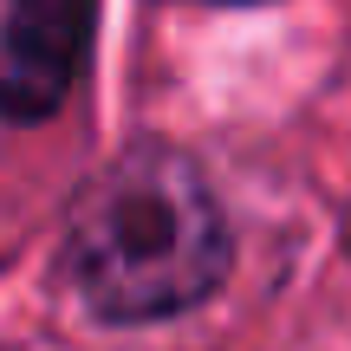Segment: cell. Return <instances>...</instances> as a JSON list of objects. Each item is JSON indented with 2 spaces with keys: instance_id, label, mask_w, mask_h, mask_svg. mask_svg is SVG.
<instances>
[{
  "instance_id": "obj_1",
  "label": "cell",
  "mask_w": 351,
  "mask_h": 351,
  "mask_svg": "<svg viewBox=\"0 0 351 351\" xmlns=\"http://www.w3.org/2000/svg\"><path fill=\"white\" fill-rule=\"evenodd\" d=\"M65 274L104 326H156L208 306L234 274V228L208 176L169 143H130L72 202Z\"/></svg>"
},
{
  "instance_id": "obj_2",
  "label": "cell",
  "mask_w": 351,
  "mask_h": 351,
  "mask_svg": "<svg viewBox=\"0 0 351 351\" xmlns=\"http://www.w3.org/2000/svg\"><path fill=\"white\" fill-rule=\"evenodd\" d=\"M98 0H7L0 13V124H46L91 65Z\"/></svg>"
},
{
  "instance_id": "obj_3",
  "label": "cell",
  "mask_w": 351,
  "mask_h": 351,
  "mask_svg": "<svg viewBox=\"0 0 351 351\" xmlns=\"http://www.w3.org/2000/svg\"><path fill=\"white\" fill-rule=\"evenodd\" d=\"M208 7H247V0H208Z\"/></svg>"
}]
</instances>
